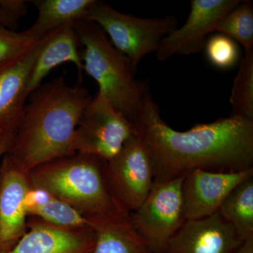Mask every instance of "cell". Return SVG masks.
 <instances>
[{"mask_svg":"<svg viewBox=\"0 0 253 253\" xmlns=\"http://www.w3.org/2000/svg\"><path fill=\"white\" fill-rule=\"evenodd\" d=\"M133 134L149 153L154 181L184 177L196 169L240 172L253 168V121L219 118L177 131L163 119L148 83L132 121Z\"/></svg>","mask_w":253,"mask_h":253,"instance_id":"1","label":"cell"},{"mask_svg":"<svg viewBox=\"0 0 253 253\" xmlns=\"http://www.w3.org/2000/svg\"><path fill=\"white\" fill-rule=\"evenodd\" d=\"M216 32L238 42L245 51L253 49V5L252 1H240L218 23Z\"/></svg>","mask_w":253,"mask_h":253,"instance_id":"21","label":"cell"},{"mask_svg":"<svg viewBox=\"0 0 253 253\" xmlns=\"http://www.w3.org/2000/svg\"><path fill=\"white\" fill-rule=\"evenodd\" d=\"M253 177V168L240 172L196 169L184 176L181 186L185 220L202 219L219 212L233 190Z\"/></svg>","mask_w":253,"mask_h":253,"instance_id":"10","label":"cell"},{"mask_svg":"<svg viewBox=\"0 0 253 253\" xmlns=\"http://www.w3.org/2000/svg\"><path fill=\"white\" fill-rule=\"evenodd\" d=\"M231 116L253 121V49L245 51L241 59L230 99Z\"/></svg>","mask_w":253,"mask_h":253,"instance_id":"20","label":"cell"},{"mask_svg":"<svg viewBox=\"0 0 253 253\" xmlns=\"http://www.w3.org/2000/svg\"><path fill=\"white\" fill-rule=\"evenodd\" d=\"M132 124L98 91L82 113L75 131L73 149L109 161L132 136Z\"/></svg>","mask_w":253,"mask_h":253,"instance_id":"6","label":"cell"},{"mask_svg":"<svg viewBox=\"0 0 253 253\" xmlns=\"http://www.w3.org/2000/svg\"><path fill=\"white\" fill-rule=\"evenodd\" d=\"M84 21L98 25L109 36L111 44L128 59L134 72L141 60L156 52L163 38L177 28L174 16L137 17L99 1Z\"/></svg>","mask_w":253,"mask_h":253,"instance_id":"5","label":"cell"},{"mask_svg":"<svg viewBox=\"0 0 253 253\" xmlns=\"http://www.w3.org/2000/svg\"><path fill=\"white\" fill-rule=\"evenodd\" d=\"M76 23H67L44 36V43L32 68L26 88L28 96L41 85L50 71L61 63L71 62L76 65L82 78L83 63L78 47L79 39Z\"/></svg>","mask_w":253,"mask_h":253,"instance_id":"15","label":"cell"},{"mask_svg":"<svg viewBox=\"0 0 253 253\" xmlns=\"http://www.w3.org/2000/svg\"><path fill=\"white\" fill-rule=\"evenodd\" d=\"M14 126L0 129V159L9 149L14 135Z\"/></svg>","mask_w":253,"mask_h":253,"instance_id":"25","label":"cell"},{"mask_svg":"<svg viewBox=\"0 0 253 253\" xmlns=\"http://www.w3.org/2000/svg\"><path fill=\"white\" fill-rule=\"evenodd\" d=\"M239 0H192L185 23L174 30L160 42L156 58L165 61L174 56L196 54L203 49L208 36Z\"/></svg>","mask_w":253,"mask_h":253,"instance_id":"9","label":"cell"},{"mask_svg":"<svg viewBox=\"0 0 253 253\" xmlns=\"http://www.w3.org/2000/svg\"><path fill=\"white\" fill-rule=\"evenodd\" d=\"M87 219L96 237L91 253H154L131 225L129 213Z\"/></svg>","mask_w":253,"mask_h":253,"instance_id":"16","label":"cell"},{"mask_svg":"<svg viewBox=\"0 0 253 253\" xmlns=\"http://www.w3.org/2000/svg\"><path fill=\"white\" fill-rule=\"evenodd\" d=\"M105 173L113 198L127 213L141 206L154 182L149 153L134 134L117 155L106 161Z\"/></svg>","mask_w":253,"mask_h":253,"instance_id":"8","label":"cell"},{"mask_svg":"<svg viewBox=\"0 0 253 253\" xmlns=\"http://www.w3.org/2000/svg\"><path fill=\"white\" fill-rule=\"evenodd\" d=\"M75 29L84 46L83 71L98 83V91L131 122L147 83L136 81L129 61L113 46L98 25L81 21L75 24Z\"/></svg>","mask_w":253,"mask_h":253,"instance_id":"4","label":"cell"},{"mask_svg":"<svg viewBox=\"0 0 253 253\" xmlns=\"http://www.w3.org/2000/svg\"><path fill=\"white\" fill-rule=\"evenodd\" d=\"M234 253H253V238L245 240Z\"/></svg>","mask_w":253,"mask_h":253,"instance_id":"27","label":"cell"},{"mask_svg":"<svg viewBox=\"0 0 253 253\" xmlns=\"http://www.w3.org/2000/svg\"><path fill=\"white\" fill-rule=\"evenodd\" d=\"M96 0H36L38 16L36 22L25 31L32 39L38 41L49 32L67 23L84 21L96 3Z\"/></svg>","mask_w":253,"mask_h":253,"instance_id":"17","label":"cell"},{"mask_svg":"<svg viewBox=\"0 0 253 253\" xmlns=\"http://www.w3.org/2000/svg\"><path fill=\"white\" fill-rule=\"evenodd\" d=\"M218 212L244 241L253 238V177L236 186Z\"/></svg>","mask_w":253,"mask_h":253,"instance_id":"19","label":"cell"},{"mask_svg":"<svg viewBox=\"0 0 253 253\" xmlns=\"http://www.w3.org/2000/svg\"><path fill=\"white\" fill-rule=\"evenodd\" d=\"M28 216L63 228H83L89 221L74 208L42 188L31 186L24 201Z\"/></svg>","mask_w":253,"mask_h":253,"instance_id":"18","label":"cell"},{"mask_svg":"<svg viewBox=\"0 0 253 253\" xmlns=\"http://www.w3.org/2000/svg\"><path fill=\"white\" fill-rule=\"evenodd\" d=\"M105 165L106 161L101 158L76 153L33 168L30 181L31 186L46 190L86 219L106 217L125 211L110 191Z\"/></svg>","mask_w":253,"mask_h":253,"instance_id":"3","label":"cell"},{"mask_svg":"<svg viewBox=\"0 0 253 253\" xmlns=\"http://www.w3.org/2000/svg\"><path fill=\"white\" fill-rule=\"evenodd\" d=\"M244 241L217 212L184 221L163 253H234Z\"/></svg>","mask_w":253,"mask_h":253,"instance_id":"12","label":"cell"},{"mask_svg":"<svg viewBox=\"0 0 253 253\" xmlns=\"http://www.w3.org/2000/svg\"><path fill=\"white\" fill-rule=\"evenodd\" d=\"M184 178L154 181L144 202L129 213L131 225L154 253H163L185 221L181 194Z\"/></svg>","mask_w":253,"mask_h":253,"instance_id":"7","label":"cell"},{"mask_svg":"<svg viewBox=\"0 0 253 253\" xmlns=\"http://www.w3.org/2000/svg\"><path fill=\"white\" fill-rule=\"evenodd\" d=\"M0 25L9 28V29L16 31L18 28V18L15 17L13 15L5 11L0 6Z\"/></svg>","mask_w":253,"mask_h":253,"instance_id":"26","label":"cell"},{"mask_svg":"<svg viewBox=\"0 0 253 253\" xmlns=\"http://www.w3.org/2000/svg\"><path fill=\"white\" fill-rule=\"evenodd\" d=\"M36 41L25 31L16 32L0 25V63L14 57Z\"/></svg>","mask_w":253,"mask_h":253,"instance_id":"23","label":"cell"},{"mask_svg":"<svg viewBox=\"0 0 253 253\" xmlns=\"http://www.w3.org/2000/svg\"><path fill=\"white\" fill-rule=\"evenodd\" d=\"M27 228L12 249L1 253H91L94 249L96 237L90 224L63 228L31 217Z\"/></svg>","mask_w":253,"mask_h":253,"instance_id":"13","label":"cell"},{"mask_svg":"<svg viewBox=\"0 0 253 253\" xmlns=\"http://www.w3.org/2000/svg\"><path fill=\"white\" fill-rule=\"evenodd\" d=\"M28 98L6 154L29 173L44 163L76 154L75 131L92 97L85 88L69 86L61 76L40 86Z\"/></svg>","mask_w":253,"mask_h":253,"instance_id":"2","label":"cell"},{"mask_svg":"<svg viewBox=\"0 0 253 253\" xmlns=\"http://www.w3.org/2000/svg\"><path fill=\"white\" fill-rule=\"evenodd\" d=\"M44 37L0 63V129L16 126L28 98L26 88Z\"/></svg>","mask_w":253,"mask_h":253,"instance_id":"14","label":"cell"},{"mask_svg":"<svg viewBox=\"0 0 253 253\" xmlns=\"http://www.w3.org/2000/svg\"><path fill=\"white\" fill-rule=\"evenodd\" d=\"M205 47L210 62L221 69L232 67L239 59V49L235 41L223 35L211 37Z\"/></svg>","mask_w":253,"mask_h":253,"instance_id":"22","label":"cell"},{"mask_svg":"<svg viewBox=\"0 0 253 253\" xmlns=\"http://www.w3.org/2000/svg\"><path fill=\"white\" fill-rule=\"evenodd\" d=\"M0 6L18 19L24 16L28 10L26 1L23 0H0Z\"/></svg>","mask_w":253,"mask_h":253,"instance_id":"24","label":"cell"},{"mask_svg":"<svg viewBox=\"0 0 253 253\" xmlns=\"http://www.w3.org/2000/svg\"><path fill=\"white\" fill-rule=\"evenodd\" d=\"M31 186L29 173L6 153L0 163V253L12 249L27 231L24 201Z\"/></svg>","mask_w":253,"mask_h":253,"instance_id":"11","label":"cell"}]
</instances>
